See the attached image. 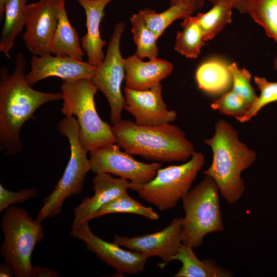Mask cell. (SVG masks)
Returning <instances> with one entry per match:
<instances>
[{
    "label": "cell",
    "mask_w": 277,
    "mask_h": 277,
    "mask_svg": "<svg viewBox=\"0 0 277 277\" xmlns=\"http://www.w3.org/2000/svg\"><path fill=\"white\" fill-rule=\"evenodd\" d=\"M25 68L24 56L18 53L12 73L6 67L0 69V149L7 154L23 150L21 129L36 109L62 98L61 91L47 93L32 89L27 81Z\"/></svg>",
    "instance_id": "1"
},
{
    "label": "cell",
    "mask_w": 277,
    "mask_h": 277,
    "mask_svg": "<svg viewBox=\"0 0 277 277\" xmlns=\"http://www.w3.org/2000/svg\"><path fill=\"white\" fill-rule=\"evenodd\" d=\"M214 126L213 135L204 140L211 149L212 163L202 172L214 180L222 196L233 205L245 192L241 174L255 162L256 153L239 139L238 131L227 121L220 120Z\"/></svg>",
    "instance_id": "2"
},
{
    "label": "cell",
    "mask_w": 277,
    "mask_h": 277,
    "mask_svg": "<svg viewBox=\"0 0 277 277\" xmlns=\"http://www.w3.org/2000/svg\"><path fill=\"white\" fill-rule=\"evenodd\" d=\"M112 129L116 143L124 151L146 160L185 162L195 152L185 132L170 123L143 126L122 120Z\"/></svg>",
    "instance_id": "3"
},
{
    "label": "cell",
    "mask_w": 277,
    "mask_h": 277,
    "mask_svg": "<svg viewBox=\"0 0 277 277\" xmlns=\"http://www.w3.org/2000/svg\"><path fill=\"white\" fill-rule=\"evenodd\" d=\"M61 89L63 101L61 111L65 116H76L79 140L87 151L116 143L112 127L97 112L94 95L98 89L91 79L63 81Z\"/></svg>",
    "instance_id": "4"
},
{
    "label": "cell",
    "mask_w": 277,
    "mask_h": 277,
    "mask_svg": "<svg viewBox=\"0 0 277 277\" xmlns=\"http://www.w3.org/2000/svg\"><path fill=\"white\" fill-rule=\"evenodd\" d=\"M204 175L182 200L185 213L182 220V243L193 248L201 246L207 234L224 230L218 186L211 176Z\"/></svg>",
    "instance_id": "5"
},
{
    "label": "cell",
    "mask_w": 277,
    "mask_h": 277,
    "mask_svg": "<svg viewBox=\"0 0 277 277\" xmlns=\"http://www.w3.org/2000/svg\"><path fill=\"white\" fill-rule=\"evenodd\" d=\"M1 226L4 235L1 252L5 262L12 267L15 276L31 277L32 252L44 239L41 223L25 209L11 205L3 215Z\"/></svg>",
    "instance_id": "6"
},
{
    "label": "cell",
    "mask_w": 277,
    "mask_h": 277,
    "mask_svg": "<svg viewBox=\"0 0 277 277\" xmlns=\"http://www.w3.org/2000/svg\"><path fill=\"white\" fill-rule=\"evenodd\" d=\"M57 129L69 142L70 157L62 176L52 192L43 201L36 220L39 223L58 215L65 200L81 192L86 175L90 170L88 151L80 143L79 126L75 117L65 116L58 122Z\"/></svg>",
    "instance_id": "7"
},
{
    "label": "cell",
    "mask_w": 277,
    "mask_h": 277,
    "mask_svg": "<svg viewBox=\"0 0 277 277\" xmlns=\"http://www.w3.org/2000/svg\"><path fill=\"white\" fill-rule=\"evenodd\" d=\"M205 163L204 155L195 151L183 164L161 168L152 180L142 185H131L130 189L160 211L170 210L191 189L192 184Z\"/></svg>",
    "instance_id": "8"
},
{
    "label": "cell",
    "mask_w": 277,
    "mask_h": 277,
    "mask_svg": "<svg viewBox=\"0 0 277 277\" xmlns=\"http://www.w3.org/2000/svg\"><path fill=\"white\" fill-rule=\"evenodd\" d=\"M125 28L123 22L114 27L108 43L106 54L102 63L96 67L91 80L107 98L110 108V121L113 124L122 120L125 99L121 90L125 76L124 60L120 45Z\"/></svg>",
    "instance_id": "9"
},
{
    "label": "cell",
    "mask_w": 277,
    "mask_h": 277,
    "mask_svg": "<svg viewBox=\"0 0 277 277\" xmlns=\"http://www.w3.org/2000/svg\"><path fill=\"white\" fill-rule=\"evenodd\" d=\"M120 148L113 144L90 151V170L96 174H112L137 185L152 180L162 166L161 163L147 164L136 161Z\"/></svg>",
    "instance_id": "10"
},
{
    "label": "cell",
    "mask_w": 277,
    "mask_h": 277,
    "mask_svg": "<svg viewBox=\"0 0 277 277\" xmlns=\"http://www.w3.org/2000/svg\"><path fill=\"white\" fill-rule=\"evenodd\" d=\"M89 221L71 228L69 235L83 241L88 250L94 253L102 261L113 268L115 276L136 274L144 271L147 259L141 254L123 249L114 243L98 237L91 231Z\"/></svg>",
    "instance_id": "11"
},
{
    "label": "cell",
    "mask_w": 277,
    "mask_h": 277,
    "mask_svg": "<svg viewBox=\"0 0 277 277\" xmlns=\"http://www.w3.org/2000/svg\"><path fill=\"white\" fill-rule=\"evenodd\" d=\"M182 220V217L174 218L165 228L151 234L133 237L115 234L113 242L147 258L159 257L162 262L159 266L163 269L172 261V257L178 252L183 244Z\"/></svg>",
    "instance_id": "12"
},
{
    "label": "cell",
    "mask_w": 277,
    "mask_h": 277,
    "mask_svg": "<svg viewBox=\"0 0 277 277\" xmlns=\"http://www.w3.org/2000/svg\"><path fill=\"white\" fill-rule=\"evenodd\" d=\"M58 2L39 0L26 5L23 39L32 55L51 54L50 46L58 20Z\"/></svg>",
    "instance_id": "13"
},
{
    "label": "cell",
    "mask_w": 277,
    "mask_h": 277,
    "mask_svg": "<svg viewBox=\"0 0 277 277\" xmlns=\"http://www.w3.org/2000/svg\"><path fill=\"white\" fill-rule=\"evenodd\" d=\"M124 109L143 126H157L173 122L177 117L174 110L168 109L162 96L161 83L147 90H135L124 87Z\"/></svg>",
    "instance_id": "14"
},
{
    "label": "cell",
    "mask_w": 277,
    "mask_h": 277,
    "mask_svg": "<svg viewBox=\"0 0 277 277\" xmlns=\"http://www.w3.org/2000/svg\"><path fill=\"white\" fill-rule=\"evenodd\" d=\"M30 70L26 75L28 84L32 87L46 78L60 77L63 81H73L81 78H89L94 74L96 66L88 62L80 61L68 56L51 54L43 56L32 55Z\"/></svg>",
    "instance_id": "15"
},
{
    "label": "cell",
    "mask_w": 277,
    "mask_h": 277,
    "mask_svg": "<svg viewBox=\"0 0 277 277\" xmlns=\"http://www.w3.org/2000/svg\"><path fill=\"white\" fill-rule=\"evenodd\" d=\"M130 182L121 177H114L110 173L96 174L92 180L94 191L91 197L86 196L74 209L71 228L92 219L94 213L105 204L126 191Z\"/></svg>",
    "instance_id": "16"
},
{
    "label": "cell",
    "mask_w": 277,
    "mask_h": 277,
    "mask_svg": "<svg viewBox=\"0 0 277 277\" xmlns=\"http://www.w3.org/2000/svg\"><path fill=\"white\" fill-rule=\"evenodd\" d=\"M125 86L130 89L147 90L160 83L172 71L171 62L158 58L143 62L135 54L125 58Z\"/></svg>",
    "instance_id": "17"
},
{
    "label": "cell",
    "mask_w": 277,
    "mask_h": 277,
    "mask_svg": "<svg viewBox=\"0 0 277 277\" xmlns=\"http://www.w3.org/2000/svg\"><path fill=\"white\" fill-rule=\"evenodd\" d=\"M83 7L86 16L87 33L82 36L81 46L88 63L99 66L105 58L103 50L106 42L102 39L100 26L106 6L114 0H75Z\"/></svg>",
    "instance_id": "18"
},
{
    "label": "cell",
    "mask_w": 277,
    "mask_h": 277,
    "mask_svg": "<svg viewBox=\"0 0 277 277\" xmlns=\"http://www.w3.org/2000/svg\"><path fill=\"white\" fill-rule=\"evenodd\" d=\"M58 9V24L51 42L50 52L54 55L68 56L83 61L86 53L76 30L69 20L65 0H59Z\"/></svg>",
    "instance_id": "19"
},
{
    "label": "cell",
    "mask_w": 277,
    "mask_h": 277,
    "mask_svg": "<svg viewBox=\"0 0 277 277\" xmlns=\"http://www.w3.org/2000/svg\"><path fill=\"white\" fill-rule=\"evenodd\" d=\"M172 260H178L182 264L174 277L234 276L231 271L218 265L213 259L200 260L195 254L193 248L183 244Z\"/></svg>",
    "instance_id": "20"
},
{
    "label": "cell",
    "mask_w": 277,
    "mask_h": 277,
    "mask_svg": "<svg viewBox=\"0 0 277 277\" xmlns=\"http://www.w3.org/2000/svg\"><path fill=\"white\" fill-rule=\"evenodd\" d=\"M228 65L225 61L218 58H212L203 63L195 73L199 88L211 95L228 91L232 85Z\"/></svg>",
    "instance_id": "21"
},
{
    "label": "cell",
    "mask_w": 277,
    "mask_h": 277,
    "mask_svg": "<svg viewBox=\"0 0 277 277\" xmlns=\"http://www.w3.org/2000/svg\"><path fill=\"white\" fill-rule=\"evenodd\" d=\"M26 0H8L0 38V52L8 58L16 38L26 24Z\"/></svg>",
    "instance_id": "22"
},
{
    "label": "cell",
    "mask_w": 277,
    "mask_h": 277,
    "mask_svg": "<svg viewBox=\"0 0 277 277\" xmlns=\"http://www.w3.org/2000/svg\"><path fill=\"white\" fill-rule=\"evenodd\" d=\"M182 30L177 32L175 50L189 58H196L205 45L203 34L195 16L189 15L183 18Z\"/></svg>",
    "instance_id": "23"
},
{
    "label": "cell",
    "mask_w": 277,
    "mask_h": 277,
    "mask_svg": "<svg viewBox=\"0 0 277 277\" xmlns=\"http://www.w3.org/2000/svg\"><path fill=\"white\" fill-rule=\"evenodd\" d=\"M233 5L220 2L214 5L205 13H198L195 16L203 34L205 42L213 39L224 27L232 21Z\"/></svg>",
    "instance_id": "24"
},
{
    "label": "cell",
    "mask_w": 277,
    "mask_h": 277,
    "mask_svg": "<svg viewBox=\"0 0 277 277\" xmlns=\"http://www.w3.org/2000/svg\"><path fill=\"white\" fill-rule=\"evenodd\" d=\"M195 9L190 5L180 3L170 6L161 13L146 8L138 12L145 22L148 27L159 38L165 30L174 21L191 15Z\"/></svg>",
    "instance_id": "25"
},
{
    "label": "cell",
    "mask_w": 277,
    "mask_h": 277,
    "mask_svg": "<svg viewBox=\"0 0 277 277\" xmlns=\"http://www.w3.org/2000/svg\"><path fill=\"white\" fill-rule=\"evenodd\" d=\"M130 21L133 40L136 46L134 54L141 60L146 57L149 60L156 58L159 48L156 35L148 27L138 13L133 14Z\"/></svg>",
    "instance_id": "26"
},
{
    "label": "cell",
    "mask_w": 277,
    "mask_h": 277,
    "mask_svg": "<svg viewBox=\"0 0 277 277\" xmlns=\"http://www.w3.org/2000/svg\"><path fill=\"white\" fill-rule=\"evenodd\" d=\"M247 14L277 43V0H250Z\"/></svg>",
    "instance_id": "27"
},
{
    "label": "cell",
    "mask_w": 277,
    "mask_h": 277,
    "mask_svg": "<svg viewBox=\"0 0 277 277\" xmlns=\"http://www.w3.org/2000/svg\"><path fill=\"white\" fill-rule=\"evenodd\" d=\"M120 213L140 215L151 220L160 218L151 207L144 206L134 200L126 191L101 207L93 215L92 219L107 214Z\"/></svg>",
    "instance_id": "28"
},
{
    "label": "cell",
    "mask_w": 277,
    "mask_h": 277,
    "mask_svg": "<svg viewBox=\"0 0 277 277\" xmlns=\"http://www.w3.org/2000/svg\"><path fill=\"white\" fill-rule=\"evenodd\" d=\"M254 81L260 94L245 114L236 118L240 123L249 121L265 106L277 101V82H269L265 77L257 76H254Z\"/></svg>",
    "instance_id": "29"
},
{
    "label": "cell",
    "mask_w": 277,
    "mask_h": 277,
    "mask_svg": "<svg viewBox=\"0 0 277 277\" xmlns=\"http://www.w3.org/2000/svg\"><path fill=\"white\" fill-rule=\"evenodd\" d=\"M250 106L249 103L231 89L214 100L211 104L210 107L222 114L234 116L236 119L243 115Z\"/></svg>",
    "instance_id": "30"
},
{
    "label": "cell",
    "mask_w": 277,
    "mask_h": 277,
    "mask_svg": "<svg viewBox=\"0 0 277 277\" xmlns=\"http://www.w3.org/2000/svg\"><path fill=\"white\" fill-rule=\"evenodd\" d=\"M228 68L232 78L231 90L251 105L258 97L251 84V73L245 68L240 69L234 62L229 64Z\"/></svg>",
    "instance_id": "31"
},
{
    "label": "cell",
    "mask_w": 277,
    "mask_h": 277,
    "mask_svg": "<svg viewBox=\"0 0 277 277\" xmlns=\"http://www.w3.org/2000/svg\"><path fill=\"white\" fill-rule=\"evenodd\" d=\"M37 192L35 188L22 189L19 191L13 192L5 189L0 184V212L6 210L11 205L22 203L37 196Z\"/></svg>",
    "instance_id": "32"
},
{
    "label": "cell",
    "mask_w": 277,
    "mask_h": 277,
    "mask_svg": "<svg viewBox=\"0 0 277 277\" xmlns=\"http://www.w3.org/2000/svg\"><path fill=\"white\" fill-rule=\"evenodd\" d=\"M61 275L55 271L46 267L33 266L31 277H59Z\"/></svg>",
    "instance_id": "33"
},
{
    "label": "cell",
    "mask_w": 277,
    "mask_h": 277,
    "mask_svg": "<svg viewBox=\"0 0 277 277\" xmlns=\"http://www.w3.org/2000/svg\"><path fill=\"white\" fill-rule=\"evenodd\" d=\"M212 5L225 2L231 3L234 9H236L241 13H247V6L250 0H208Z\"/></svg>",
    "instance_id": "34"
},
{
    "label": "cell",
    "mask_w": 277,
    "mask_h": 277,
    "mask_svg": "<svg viewBox=\"0 0 277 277\" xmlns=\"http://www.w3.org/2000/svg\"><path fill=\"white\" fill-rule=\"evenodd\" d=\"M170 6L177 4H185L192 7L195 10L202 9L204 5V0H169Z\"/></svg>",
    "instance_id": "35"
},
{
    "label": "cell",
    "mask_w": 277,
    "mask_h": 277,
    "mask_svg": "<svg viewBox=\"0 0 277 277\" xmlns=\"http://www.w3.org/2000/svg\"><path fill=\"white\" fill-rule=\"evenodd\" d=\"M14 275L12 267L8 263L4 262L0 265L1 277H12Z\"/></svg>",
    "instance_id": "36"
},
{
    "label": "cell",
    "mask_w": 277,
    "mask_h": 277,
    "mask_svg": "<svg viewBox=\"0 0 277 277\" xmlns=\"http://www.w3.org/2000/svg\"><path fill=\"white\" fill-rule=\"evenodd\" d=\"M8 0H0V17L2 18L4 15L5 7Z\"/></svg>",
    "instance_id": "37"
},
{
    "label": "cell",
    "mask_w": 277,
    "mask_h": 277,
    "mask_svg": "<svg viewBox=\"0 0 277 277\" xmlns=\"http://www.w3.org/2000/svg\"><path fill=\"white\" fill-rule=\"evenodd\" d=\"M273 67V69L277 72V55L274 59Z\"/></svg>",
    "instance_id": "38"
}]
</instances>
